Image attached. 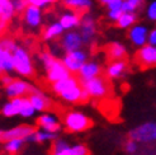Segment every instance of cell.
<instances>
[{
  "label": "cell",
  "instance_id": "obj_25",
  "mask_svg": "<svg viewBox=\"0 0 156 155\" xmlns=\"http://www.w3.org/2000/svg\"><path fill=\"white\" fill-rule=\"evenodd\" d=\"M27 142H28L27 139H24V137L12 139V140H8V141L3 142V150L8 155H17L24 149Z\"/></svg>",
  "mask_w": 156,
  "mask_h": 155
},
{
  "label": "cell",
  "instance_id": "obj_20",
  "mask_svg": "<svg viewBox=\"0 0 156 155\" xmlns=\"http://www.w3.org/2000/svg\"><path fill=\"white\" fill-rule=\"evenodd\" d=\"M105 53L109 60H123L127 57V47L122 42L113 41L107 45Z\"/></svg>",
  "mask_w": 156,
  "mask_h": 155
},
{
  "label": "cell",
  "instance_id": "obj_38",
  "mask_svg": "<svg viewBox=\"0 0 156 155\" xmlns=\"http://www.w3.org/2000/svg\"><path fill=\"white\" fill-rule=\"evenodd\" d=\"M105 6L107 10H123V0H111Z\"/></svg>",
  "mask_w": 156,
  "mask_h": 155
},
{
  "label": "cell",
  "instance_id": "obj_43",
  "mask_svg": "<svg viewBox=\"0 0 156 155\" xmlns=\"http://www.w3.org/2000/svg\"><path fill=\"white\" fill-rule=\"evenodd\" d=\"M97 2H98L100 5H107L109 2H111V0H97Z\"/></svg>",
  "mask_w": 156,
  "mask_h": 155
},
{
  "label": "cell",
  "instance_id": "obj_19",
  "mask_svg": "<svg viewBox=\"0 0 156 155\" xmlns=\"http://www.w3.org/2000/svg\"><path fill=\"white\" fill-rule=\"evenodd\" d=\"M80 19H81L80 13H77L73 9H67L64 13H61L58 22H60V24L64 27L65 31H70V29H76L79 27Z\"/></svg>",
  "mask_w": 156,
  "mask_h": 155
},
{
  "label": "cell",
  "instance_id": "obj_35",
  "mask_svg": "<svg viewBox=\"0 0 156 155\" xmlns=\"http://www.w3.org/2000/svg\"><path fill=\"white\" fill-rule=\"evenodd\" d=\"M10 3L14 8L15 13H18V14H22L23 10L28 6V0H10Z\"/></svg>",
  "mask_w": 156,
  "mask_h": 155
},
{
  "label": "cell",
  "instance_id": "obj_42",
  "mask_svg": "<svg viewBox=\"0 0 156 155\" xmlns=\"http://www.w3.org/2000/svg\"><path fill=\"white\" fill-rule=\"evenodd\" d=\"M9 2H10V0H0V10H2V8H3L5 4L9 3Z\"/></svg>",
  "mask_w": 156,
  "mask_h": 155
},
{
  "label": "cell",
  "instance_id": "obj_26",
  "mask_svg": "<svg viewBox=\"0 0 156 155\" xmlns=\"http://www.w3.org/2000/svg\"><path fill=\"white\" fill-rule=\"evenodd\" d=\"M14 73L13 53L3 47H0V75Z\"/></svg>",
  "mask_w": 156,
  "mask_h": 155
},
{
  "label": "cell",
  "instance_id": "obj_31",
  "mask_svg": "<svg viewBox=\"0 0 156 155\" xmlns=\"http://www.w3.org/2000/svg\"><path fill=\"white\" fill-rule=\"evenodd\" d=\"M56 59L57 57L55 56L52 52H50V51H42L40 55H38V61H40V64L42 65L43 70H46V69H47Z\"/></svg>",
  "mask_w": 156,
  "mask_h": 155
},
{
  "label": "cell",
  "instance_id": "obj_29",
  "mask_svg": "<svg viewBox=\"0 0 156 155\" xmlns=\"http://www.w3.org/2000/svg\"><path fill=\"white\" fill-rule=\"evenodd\" d=\"M36 110L33 108L32 103L29 102L28 96L22 98V107H20V112H19V117L22 118H33L36 116Z\"/></svg>",
  "mask_w": 156,
  "mask_h": 155
},
{
  "label": "cell",
  "instance_id": "obj_44",
  "mask_svg": "<svg viewBox=\"0 0 156 155\" xmlns=\"http://www.w3.org/2000/svg\"><path fill=\"white\" fill-rule=\"evenodd\" d=\"M128 155H141V154H138V153H136V154H128Z\"/></svg>",
  "mask_w": 156,
  "mask_h": 155
},
{
  "label": "cell",
  "instance_id": "obj_16",
  "mask_svg": "<svg viewBox=\"0 0 156 155\" xmlns=\"http://www.w3.org/2000/svg\"><path fill=\"white\" fill-rule=\"evenodd\" d=\"M149 28L141 23H136L131 28H128L127 37L129 42L135 46V47H141V46L147 43V38H149Z\"/></svg>",
  "mask_w": 156,
  "mask_h": 155
},
{
  "label": "cell",
  "instance_id": "obj_13",
  "mask_svg": "<svg viewBox=\"0 0 156 155\" xmlns=\"http://www.w3.org/2000/svg\"><path fill=\"white\" fill-rule=\"evenodd\" d=\"M23 23L29 29H38L43 23V13L42 9L36 5L28 4V6L23 10Z\"/></svg>",
  "mask_w": 156,
  "mask_h": 155
},
{
  "label": "cell",
  "instance_id": "obj_32",
  "mask_svg": "<svg viewBox=\"0 0 156 155\" xmlns=\"http://www.w3.org/2000/svg\"><path fill=\"white\" fill-rule=\"evenodd\" d=\"M123 150H124V153H126L127 155L128 154H136L140 150V144L137 141L132 140V139L128 137L127 140L124 141V144H123Z\"/></svg>",
  "mask_w": 156,
  "mask_h": 155
},
{
  "label": "cell",
  "instance_id": "obj_15",
  "mask_svg": "<svg viewBox=\"0 0 156 155\" xmlns=\"http://www.w3.org/2000/svg\"><path fill=\"white\" fill-rule=\"evenodd\" d=\"M128 71V64L126 59L123 60H112L105 67V78L108 80H119L126 76Z\"/></svg>",
  "mask_w": 156,
  "mask_h": 155
},
{
  "label": "cell",
  "instance_id": "obj_3",
  "mask_svg": "<svg viewBox=\"0 0 156 155\" xmlns=\"http://www.w3.org/2000/svg\"><path fill=\"white\" fill-rule=\"evenodd\" d=\"M61 122H62V127L70 134H80L89 130L93 126V121L89 116L76 110L66 112Z\"/></svg>",
  "mask_w": 156,
  "mask_h": 155
},
{
  "label": "cell",
  "instance_id": "obj_21",
  "mask_svg": "<svg viewBox=\"0 0 156 155\" xmlns=\"http://www.w3.org/2000/svg\"><path fill=\"white\" fill-rule=\"evenodd\" d=\"M58 137V134L56 132H50L42 128L34 130L32 134L27 137L28 142H37V144H44V142H52Z\"/></svg>",
  "mask_w": 156,
  "mask_h": 155
},
{
  "label": "cell",
  "instance_id": "obj_6",
  "mask_svg": "<svg viewBox=\"0 0 156 155\" xmlns=\"http://www.w3.org/2000/svg\"><path fill=\"white\" fill-rule=\"evenodd\" d=\"M61 60L66 66V69L70 71V74L76 75L81 69V66L89 60V53L84 49H79L70 52H65V55L62 56Z\"/></svg>",
  "mask_w": 156,
  "mask_h": 155
},
{
  "label": "cell",
  "instance_id": "obj_24",
  "mask_svg": "<svg viewBox=\"0 0 156 155\" xmlns=\"http://www.w3.org/2000/svg\"><path fill=\"white\" fill-rule=\"evenodd\" d=\"M62 4L67 9H73L80 14L88 13L94 5L93 0H62Z\"/></svg>",
  "mask_w": 156,
  "mask_h": 155
},
{
  "label": "cell",
  "instance_id": "obj_30",
  "mask_svg": "<svg viewBox=\"0 0 156 155\" xmlns=\"http://www.w3.org/2000/svg\"><path fill=\"white\" fill-rule=\"evenodd\" d=\"M145 4V0H123V12H133L137 13Z\"/></svg>",
  "mask_w": 156,
  "mask_h": 155
},
{
  "label": "cell",
  "instance_id": "obj_7",
  "mask_svg": "<svg viewBox=\"0 0 156 155\" xmlns=\"http://www.w3.org/2000/svg\"><path fill=\"white\" fill-rule=\"evenodd\" d=\"M79 32L83 37L84 45H91L95 41V37L98 33V26H97V19L93 14L84 13L81 14L80 24H79Z\"/></svg>",
  "mask_w": 156,
  "mask_h": 155
},
{
  "label": "cell",
  "instance_id": "obj_28",
  "mask_svg": "<svg viewBox=\"0 0 156 155\" xmlns=\"http://www.w3.org/2000/svg\"><path fill=\"white\" fill-rule=\"evenodd\" d=\"M138 20V15L137 13L133 12H123L121 14V17L118 18V20L115 22V26L121 28V29H128L133 24H136Z\"/></svg>",
  "mask_w": 156,
  "mask_h": 155
},
{
  "label": "cell",
  "instance_id": "obj_40",
  "mask_svg": "<svg viewBox=\"0 0 156 155\" xmlns=\"http://www.w3.org/2000/svg\"><path fill=\"white\" fill-rule=\"evenodd\" d=\"M12 80H13V78H12V75H9V74H2V75H0V81H2L3 85L9 84Z\"/></svg>",
  "mask_w": 156,
  "mask_h": 155
},
{
  "label": "cell",
  "instance_id": "obj_41",
  "mask_svg": "<svg viewBox=\"0 0 156 155\" xmlns=\"http://www.w3.org/2000/svg\"><path fill=\"white\" fill-rule=\"evenodd\" d=\"M8 27V23L6 22H3V20H0V34H3L5 32V29Z\"/></svg>",
  "mask_w": 156,
  "mask_h": 155
},
{
  "label": "cell",
  "instance_id": "obj_12",
  "mask_svg": "<svg viewBox=\"0 0 156 155\" xmlns=\"http://www.w3.org/2000/svg\"><path fill=\"white\" fill-rule=\"evenodd\" d=\"M34 130H36L34 126L29 125V123H22V125H17L12 128L0 130V144H3L8 140H12V139H17V137L27 139Z\"/></svg>",
  "mask_w": 156,
  "mask_h": 155
},
{
  "label": "cell",
  "instance_id": "obj_11",
  "mask_svg": "<svg viewBox=\"0 0 156 155\" xmlns=\"http://www.w3.org/2000/svg\"><path fill=\"white\" fill-rule=\"evenodd\" d=\"M36 123L40 128L50 131V132L58 134L62 128V122L57 117V114L53 113V112H50V111L41 112L40 116H38L37 120H36Z\"/></svg>",
  "mask_w": 156,
  "mask_h": 155
},
{
  "label": "cell",
  "instance_id": "obj_17",
  "mask_svg": "<svg viewBox=\"0 0 156 155\" xmlns=\"http://www.w3.org/2000/svg\"><path fill=\"white\" fill-rule=\"evenodd\" d=\"M46 73V80H47L50 84L55 83V81H58L67 78L70 74V71L66 69V66L64 65L61 59H56L53 63L44 70Z\"/></svg>",
  "mask_w": 156,
  "mask_h": 155
},
{
  "label": "cell",
  "instance_id": "obj_9",
  "mask_svg": "<svg viewBox=\"0 0 156 155\" xmlns=\"http://www.w3.org/2000/svg\"><path fill=\"white\" fill-rule=\"evenodd\" d=\"M135 61L144 69L156 67V46L146 43L138 47L135 53Z\"/></svg>",
  "mask_w": 156,
  "mask_h": 155
},
{
  "label": "cell",
  "instance_id": "obj_10",
  "mask_svg": "<svg viewBox=\"0 0 156 155\" xmlns=\"http://www.w3.org/2000/svg\"><path fill=\"white\" fill-rule=\"evenodd\" d=\"M60 40V47L65 52H70L74 50H79L84 47V41L79 31L76 29H70L65 31L62 36L58 38Z\"/></svg>",
  "mask_w": 156,
  "mask_h": 155
},
{
  "label": "cell",
  "instance_id": "obj_22",
  "mask_svg": "<svg viewBox=\"0 0 156 155\" xmlns=\"http://www.w3.org/2000/svg\"><path fill=\"white\" fill-rule=\"evenodd\" d=\"M65 32L64 27L60 24V22H52L50 24H47L43 28L42 32V38L46 42H51V41H56L57 38L62 36V33Z\"/></svg>",
  "mask_w": 156,
  "mask_h": 155
},
{
  "label": "cell",
  "instance_id": "obj_45",
  "mask_svg": "<svg viewBox=\"0 0 156 155\" xmlns=\"http://www.w3.org/2000/svg\"><path fill=\"white\" fill-rule=\"evenodd\" d=\"M155 155H156V154H155Z\"/></svg>",
  "mask_w": 156,
  "mask_h": 155
},
{
  "label": "cell",
  "instance_id": "obj_37",
  "mask_svg": "<svg viewBox=\"0 0 156 155\" xmlns=\"http://www.w3.org/2000/svg\"><path fill=\"white\" fill-rule=\"evenodd\" d=\"M146 17L152 22H156V0L151 2L146 8Z\"/></svg>",
  "mask_w": 156,
  "mask_h": 155
},
{
  "label": "cell",
  "instance_id": "obj_39",
  "mask_svg": "<svg viewBox=\"0 0 156 155\" xmlns=\"http://www.w3.org/2000/svg\"><path fill=\"white\" fill-rule=\"evenodd\" d=\"M147 43L156 46V27L152 28L149 32V38H147Z\"/></svg>",
  "mask_w": 156,
  "mask_h": 155
},
{
  "label": "cell",
  "instance_id": "obj_5",
  "mask_svg": "<svg viewBox=\"0 0 156 155\" xmlns=\"http://www.w3.org/2000/svg\"><path fill=\"white\" fill-rule=\"evenodd\" d=\"M81 85L91 99H104L111 93V84H109L107 78L102 75L83 81Z\"/></svg>",
  "mask_w": 156,
  "mask_h": 155
},
{
  "label": "cell",
  "instance_id": "obj_8",
  "mask_svg": "<svg viewBox=\"0 0 156 155\" xmlns=\"http://www.w3.org/2000/svg\"><path fill=\"white\" fill-rule=\"evenodd\" d=\"M34 87L30 84L26 78H13V80L4 85V92L8 98H17V97H27Z\"/></svg>",
  "mask_w": 156,
  "mask_h": 155
},
{
  "label": "cell",
  "instance_id": "obj_27",
  "mask_svg": "<svg viewBox=\"0 0 156 155\" xmlns=\"http://www.w3.org/2000/svg\"><path fill=\"white\" fill-rule=\"evenodd\" d=\"M50 155H73L71 144L65 139L57 137L52 141V146L50 150Z\"/></svg>",
  "mask_w": 156,
  "mask_h": 155
},
{
  "label": "cell",
  "instance_id": "obj_34",
  "mask_svg": "<svg viewBox=\"0 0 156 155\" xmlns=\"http://www.w3.org/2000/svg\"><path fill=\"white\" fill-rule=\"evenodd\" d=\"M18 46V43L15 42L12 37H2L0 38V47H3L8 51L13 52V50Z\"/></svg>",
  "mask_w": 156,
  "mask_h": 155
},
{
  "label": "cell",
  "instance_id": "obj_4",
  "mask_svg": "<svg viewBox=\"0 0 156 155\" xmlns=\"http://www.w3.org/2000/svg\"><path fill=\"white\" fill-rule=\"evenodd\" d=\"M128 137L137 141L140 145L156 144V121H147L140 123L128 132Z\"/></svg>",
  "mask_w": 156,
  "mask_h": 155
},
{
  "label": "cell",
  "instance_id": "obj_1",
  "mask_svg": "<svg viewBox=\"0 0 156 155\" xmlns=\"http://www.w3.org/2000/svg\"><path fill=\"white\" fill-rule=\"evenodd\" d=\"M51 90L56 97L67 104H80L87 103L90 99L88 93L84 90L81 81L75 75H69L67 78L51 84Z\"/></svg>",
  "mask_w": 156,
  "mask_h": 155
},
{
  "label": "cell",
  "instance_id": "obj_36",
  "mask_svg": "<svg viewBox=\"0 0 156 155\" xmlns=\"http://www.w3.org/2000/svg\"><path fill=\"white\" fill-rule=\"evenodd\" d=\"M57 2L58 0H28V4H32V5L41 8V9H44V8H48Z\"/></svg>",
  "mask_w": 156,
  "mask_h": 155
},
{
  "label": "cell",
  "instance_id": "obj_18",
  "mask_svg": "<svg viewBox=\"0 0 156 155\" xmlns=\"http://www.w3.org/2000/svg\"><path fill=\"white\" fill-rule=\"evenodd\" d=\"M102 71H103V67L100 65V63H98L97 60H88L87 63L81 66V69L76 75L79 78V80L83 83L89 79H93V78H95V76L102 75Z\"/></svg>",
  "mask_w": 156,
  "mask_h": 155
},
{
  "label": "cell",
  "instance_id": "obj_33",
  "mask_svg": "<svg viewBox=\"0 0 156 155\" xmlns=\"http://www.w3.org/2000/svg\"><path fill=\"white\" fill-rule=\"evenodd\" d=\"M71 151H73V155H90L88 146L83 142L71 144Z\"/></svg>",
  "mask_w": 156,
  "mask_h": 155
},
{
  "label": "cell",
  "instance_id": "obj_2",
  "mask_svg": "<svg viewBox=\"0 0 156 155\" xmlns=\"http://www.w3.org/2000/svg\"><path fill=\"white\" fill-rule=\"evenodd\" d=\"M13 63H14V73H17L22 78H32L36 73L34 63L30 52L24 46H17L13 50Z\"/></svg>",
  "mask_w": 156,
  "mask_h": 155
},
{
  "label": "cell",
  "instance_id": "obj_23",
  "mask_svg": "<svg viewBox=\"0 0 156 155\" xmlns=\"http://www.w3.org/2000/svg\"><path fill=\"white\" fill-rule=\"evenodd\" d=\"M22 98L23 97L9 98V100L4 103V106L2 107V113H3L4 117L12 118V117H17V116H19L20 107H22Z\"/></svg>",
  "mask_w": 156,
  "mask_h": 155
},
{
  "label": "cell",
  "instance_id": "obj_14",
  "mask_svg": "<svg viewBox=\"0 0 156 155\" xmlns=\"http://www.w3.org/2000/svg\"><path fill=\"white\" fill-rule=\"evenodd\" d=\"M28 99H29V102L32 103V106H33V108L36 110L37 113L48 111L51 108V106H52L51 98L46 94L44 92H42L38 88L32 89V92L28 94Z\"/></svg>",
  "mask_w": 156,
  "mask_h": 155
}]
</instances>
